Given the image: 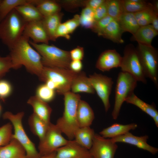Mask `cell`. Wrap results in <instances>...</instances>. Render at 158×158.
<instances>
[{"label":"cell","instance_id":"6da1fadb","mask_svg":"<svg viewBox=\"0 0 158 158\" xmlns=\"http://www.w3.org/2000/svg\"><path fill=\"white\" fill-rule=\"evenodd\" d=\"M29 39L22 35L9 49L13 68L16 69L24 66L30 73L40 75L44 66L41 56L29 43Z\"/></svg>","mask_w":158,"mask_h":158},{"label":"cell","instance_id":"7a4b0ae2","mask_svg":"<svg viewBox=\"0 0 158 158\" xmlns=\"http://www.w3.org/2000/svg\"><path fill=\"white\" fill-rule=\"evenodd\" d=\"M64 110L62 116L58 118L56 125L69 140L74 139V134L79 128L77 118L79 102L81 96L71 91L64 95Z\"/></svg>","mask_w":158,"mask_h":158},{"label":"cell","instance_id":"3957f363","mask_svg":"<svg viewBox=\"0 0 158 158\" xmlns=\"http://www.w3.org/2000/svg\"><path fill=\"white\" fill-rule=\"evenodd\" d=\"M27 23L15 8L0 23V39L9 49L22 36Z\"/></svg>","mask_w":158,"mask_h":158},{"label":"cell","instance_id":"277c9868","mask_svg":"<svg viewBox=\"0 0 158 158\" xmlns=\"http://www.w3.org/2000/svg\"><path fill=\"white\" fill-rule=\"evenodd\" d=\"M29 43L40 54L44 66L69 69L71 60L69 51L53 45L36 44L30 41Z\"/></svg>","mask_w":158,"mask_h":158},{"label":"cell","instance_id":"5b68a950","mask_svg":"<svg viewBox=\"0 0 158 158\" xmlns=\"http://www.w3.org/2000/svg\"><path fill=\"white\" fill-rule=\"evenodd\" d=\"M77 73L70 69L44 66L39 78L44 83H52L57 93L63 95L71 91L72 82Z\"/></svg>","mask_w":158,"mask_h":158},{"label":"cell","instance_id":"8992f818","mask_svg":"<svg viewBox=\"0 0 158 158\" xmlns=\"http://www.w3.org/2000/svg\"><path fill=\"white\" fill-rule=\"evenodd\" d=\"M24 115V112L23 111L14 114L7 111L3 114V118L10 121L14 130L12 138L16 139L23 146L25 150L27 158H40L41 155L23 127L22 120Z\"/></svg>","mask_w":158,"mask_h":158},{"label":"cell","instance_id":"52a82bcc","mask_svg":"<svg viewBox=\"0 0 158 158\" xmlns=\"http://www.w3.org/2000/svg\"><path fill=\"white\" fill-rule=\"evenodd\" d=\"M137 82L128 73L121 71L119 73L115 90L114 106L111 114L114 119L118 118L124 102L133 93L137 85Z\"/></svg>","mask_w":158,"mask_h":158},{"label":"cell","instance_id":"ba28073f","mask_svg":"<svg viewBox=\"0 0 158 158\" xmlns=\"http://www.w3.org/2000/svg\"><path fill=\"white\" fill-rule=\"evenodd\" d=\"M120 67L122 71L128 73L138 81L147 83L146 76L137 49L129 44L125 48Z\"/></svg>","mask_w":158,"mask_h":158},{"label":"cell","instance_id":"9c48e42d","mask_svg":"<svg viewBox=\"0 0 158 158\" xmlns=\"http://www.w3.org/2000/svg\"><path fill=\"white\" fill-rule=\"evenodd\" d=\"M146 77L149 78L155 85H158L157 52L152 46L138 44L136 49Z\"/></svg>","mask_w":158,"mask_h":158},{"label":"cell","instance_id":"30bf717a","mask_svg":"<svg viewBox=\"0 0 158 158\" xmlns=\"http://www.w3.org/2000/svg\"><path fill=\"white\" fill-rule=\"evenodd\" d=\"M56 124L51 123L49 124L45 135L40 140L38 149L41 156L54 152L67 143L69 140L66 139Z\"/></svg>","mask_w":158,"mask_h":158},{"label":"cell","instance_id":"8fae6325","mask_svg":"<svg viewBox=\"0 0 158 158\" xmlns=\"http://www.w3.org/2000/svg\"><path fill=\"white\" fill-rule=\"evenodd\" d=\"M91 85L104 104L107 112L111 105L109 101L114 82L112 78L101 74L94 73L88 77Z\"/></svg>","mask_w":158,"mask_h":158},{"label":"cell","instance_id":"7c38bea8","mask_svg":"<svg viewBox=\"0 0 158 158\" xmlns=\"http://www.w3.org/2000/svg\"><path fill=\"white\" fill-rule=\"evenodd\" d=\"M118 148L116 143L110 139L95 134L89 151L92 158H114Z\"/></svg>","mask_w":158,"mask_h":158},{"label":"cell","instance_id":"4fadbf2b","mask_svg":"<svg viewBox=\"0 0 158 158\" xmlns=\"http://www.w3.org/2000/svg\"><path fill=\"white\" fill-rule=\"evenodd\" d=\"M56 158H92L89 150L77 143L74 140H69L65 145L56 151Z\"/></svg>","mask_w":158,"mask_h":158},{"label":"cell","instance_id":"5bb4252c","mask_svg":"<svg viewBox=\"0 0 158 158\" xmlns=\"http://www.w3.org/2000/svg\"><path fill=\"white\" fill-rule=\"evenodd\" d=\"M148 135L136 136L128 132L125 134L111 138L114 142H123L135 146L140 149L147 151L152 154L155 155L158 152L157 148L148 144L147 142Z\"/></svg>","mask_w":158,"mask_h":158},{"label":"cell","instance_id":"9a60e30c","mask_svg":"<svg viewBox=\"0 0 158 158\" xmlns=\"http://www.w3.org/2000/svg\"><path fill=\"white\" fill-rule=\"evenodd\" d=\"M22 35L36 44H49L50 41L42 20L28 23Z\"/></svg>","mask_w":158,"mask_h":158},{"label":"cell","instance_id":"2e32d148","mask_svg":"<svg viewBox=\"0 0 158 158\" xmlns=\"http://www.w3.org/2000/svg\"><path fill=\"white\" fill-rule=\"evenodd\" d=\"M122 57L115 50H107L102 52L96 63V68L105 72L114 68L120 67Z\"/></svg>","mask_w":158,"mask_h":158},{"label":"cell","instance_id":"e0dca14e","mask_svg":"<svg viewBox=\"0 0 158 158\" xmlns=\"http://www.w3.org/2000/svg\"><path fill=\"white\" fill-rule=\"evenodd\" d=\"M27 103L32 107L33 113L39 117L48 124L51 123L50 119L52 110L47 103L36 95L30 97Z\"/></svg>","mask_w":158,"mask_h":158},{"label":"cell","instance_id":"ac0fdd59","mask_svg":"<svg viewBox=\"0 0 158 158\" xmlns=\"http://www.w3.org/2000/svg\"><path fill=\"white\" fill-rule=\"evenodd\" d=\"M0 158H27L23 146L16 139L12 138L7 145L0 147Z\"/></svg>","mask_w":158,"mask_h":158},{"label":"cell","instance_id":"d6986e66","mask_svg":"<svg viewBox=\"0 0 158 158\" xmlns=\"http://www.w3.org/2000/svg\"><path fill=\"white\" fill-rule=\"evenodd\" d=\"M95 118L94 111L89 104L80 99L79 102L77 118L79 127L90 126Z\"/></svg>","mask_w":158,"mask_h":158},{"label":"cell","instance_id":"ffe728a7","mask_svg":"<svg viewBox=\"0 0 158 158\" xmlns=\"http://www.w3.org/2000/svg\"><path fill=\"white\" fill-rule=\"evenodd\" d=\"M71 90L73 93L79 92L94 94L95 91L86 73L84 71L77 73L72 82Z\"/></svg>","mask_w":158,"mask_h":158},{"label":"cell","instance_id":"44dd1931","mask_svg":"<svg viewBox=\"0 0 158 158\" xmlns=\"http://www.w3.org/2000/svg\"><path fill=\"white\" fill-rule=\"evenodd\" d=\"M158 34V32L150 24L140 27L135 33L133 35L132 39L137 42L138 44L152 47V40Z\"/></svg>","mask_w":158,"mask_h":158},{"label":"cell","instance_id":"7402d4cb","mask_svg":"<svg viewBox=\"0 0 158 158\" xmlns=\"http://www.w3.org/2000/svg\"><path fill=\"white\" fill-rule=\"evenodd\" d=\"M137 127L138 125L134 123L126 125L114 123L104 129L99 134L104 138L111 139L124 135L131 130L135 129Z\"/></svg>","mask_w":158,"mask_h":158},{"label":"cell","instance_id":"603a6c76","mask_svg":"<svg viewBox=\"0 0 158 158\" xmlns=\"http://www.w3.org/2000/svg\"><path fill=\"white\" fill-rule=\"evenodd\" d=\"M30 3L16 7L15 9L27 23L41 20L43 18L36 6Z\"/></svg>","mask_w":158,"mask_h":158},{"label":"cell","instance_id":"cb8c5ba5","mask_svg":"<svg viewBox=\"0 0 158 158\" xmlns=\"http://www.w3.org/2000/svg\"><path fill=\"white\" fill-rule=\"evenodd\" d=\"M63 14L59 12L55 14L43 17L42 20L43 26L47 33L50 40L55 41L56 39V30L61 23Z\"/></svg>","mask_w":158,"mask_h":158},{"label":"cell","instance_id":"d4e9b609","mask_svg":"<svg viewBox=\"0 0 158 158\" xmlns=\"http://www.w3.org/2000/svg\"><path fill=\"white\" fill-rule=\"evenodd\" d=\"M95 134L94 129L90 126L79 127L75 133L74 140L81 146L89 150Z\"/></svg>","mask_w":158,"mask_h":158},{"label":"cell","instance_id":"484cf974","mask_svg":"<svg viewBox=\"0 0 158 158\" xmlns=\"http://www.w3.org/2000/svg\"><path fill=\"white\" fill-rule=\"evenodd\" d=\"M32 4L36 6L43 17L60 12L61 6L55 1L32 0Z\"/></svg>","mask_w":158,"mask_h":158},{"label":"cell","instance_id":"4316f807","mask_svg":"<svg viewBox=\"0 0 158 158\" xmlns=\"http://www.w3.org/2000/svg\"><path fill=\"white\" fill-rule=\"evenodd\" d=\"M124 32L118 20H113L109 24L100 36L118 43H122V35Z\"/></svg>","mask_w":158,"mask_h":158},{"label":"cell","instance_id":"83f0119b","mask_svg":"<svg viewBox=\"0 0 158 158\" xmlns=\"http://www.w3.org/2000/svg\"><path fill=\"white\" fill-rule=\"evenodd\" d=\"M28 122L31 132L40 140L44 136L50 123H47L33 112L29 116Z\"/></svg>","mask_w":158,"mask_h":158},{"label":"cell","instance_id":"f1b7e54d","mask_svg":"<svg viewBox=\"0 0 158 158\" xmlns=\"http://www.w3.org/2000/svg\"><path fill=\"white\" fill-rule=\"evenodd\" d=\"M118 21L124 32H129L133 35L140 27L133 13L124 12Z\"/></svg>","mask_w":158,"mask_h":158},{"label":"cell","instance_id":"f546056e","mask_svg":"<svg viewBox=\"0 0 158 158\" xmlns=\"http://www.w3.org/2000/svg\"><path fill=\"white\" fill-rule=\"evenodd\" d=\"M125 101L128 103L135 105L152 118L158 114V112L154 106L145 102L134 93L127 98Z\"/></svg>","mask_w":158,"mask_h":158},{"label":"cell","instance_id":"4dcf8cb0","mask_svg":"<svg viewBox=\"0 0 158 158\" xmlns=\"http://www.w3.org/2000/svg\"><path fill=\"white\" fill-rule=\"evenodd\" d=\"M124 12L134 13L152 7V3L142 0H122Z\"/></svg>","mask_w":158,"mask_h":158},{"label":"cell","instance_id":"1f68e13d","mask_svg":"<svg viewBox=\"0 0 158 158\" xmlns=\"http://www.w3.org/2000/svg\"><path fill=\"white\" fill-rule=\"evenodd\" d=\"M31 0H1L0 3V23L17 6L31 2Z\"/></svg>","mask_w":158,"mask_h":158},{"label":"cell","instance_id":"d6a6232c","mask_svg":"<svg viewBox=\"0 0 158 158\" xmlns=\"http://www.w3.org/2000/svg\"><path fill=\"white\" fill-rule=\"evenodd\" d=\"M133 13L140 27L150 24L154 16L158 14L154 11L152 7Z\"/></svg>","mask_w":158,"mask_h":158},{"label":"cell","instance_id":"836d02e7","mask_svg":"<svg viewBox=\"0 0 158 158\" xmlns=\"http://www.w3.org/2000/svg\"><path fill=\"white\" fill-rule=\"evenodd\" d=\"M107 15L114 19L118 20L124 12L121 0H106Z\"/></svg>","mask_w":158,"mask_h":158},{"label":"cell","instance_id":"e575fe53","mask_svg":"<svg viewBox=\"0 0 158 158\" xmlns=\"http://www.w3.org/2000/svg\"><path fill=\"white\" fill-rule=\"evenodd\" d=\"M80 25L82 27L91 29L95 22L94 11L88 7H85L80 15Z\"/></svg>","mask_w":158,"mask_h":158},{"label":"cell","instance_id":"d590c367","mask_svg":"<svg viewBox=\"0 0 158 158\" xmlns=\"http://www.w3.org/2000/svg\"><path fill=\"white\" fill-rule=\"evenodd\" d=\"M55 95V90L49 88L45 83L40 85L36 90V96L47 103L53 100Z\"/></svg>","mask_w":158,"mask_h":158},{"label":"cell","instance_id":"8d00e7d4","mask_svg":"<svg viewBox=\"0 0 158 158\" xmlns=\"http://www.w3.org/2000/svg\"><path fill=\"white\" fill-rule=\"evenodd\" d=\"M13 126L8 123L0 127V147L8 144L12 138Z\"/></svg>","mask_w":158,"mask_h":158},{"label":"cell","instance_id":"74e56055","mask_svg":"<svg viewBox=\"0 0 158 158\" xmlns=\"http://www.w3.org/2000/svg\"><path fill=\"white\" fill-rule=\"evenodd\" d=\"M114 19L108 15L103 18L95 21L91 29L92 31L100 36L110 22Z\"/></svg>","mask_w":158,"mask_h":158},{"label":"cell","instance_id":"f35d334b","mask_svg":"<svg viewBox=\"0 0 158 158\" xmlns=\"http://www.w3.org/2000/svg\"><path fill=\"white\" fill-rule=\"evenodd\" d=\"M11 68H13V66L9 55L4 57L0 56V80Z\"/></svg>","mask_w":158,"mask_h":158},{"label":"cell","instance_id":"ab89813d","mask_svg":"<svg viewBox=\"0 0 158 158\" xmlns=\"http://www.w3.org/2000/svg\"><path fill=\"white\" fill-rule=\"evenodd\" d=\"M12 91V85L8 81L0 80V100L4 101L11 94Z\"/></svg>","mask_w":158,"mask_h":158},{"label":"cell","instance_id":"60d3db41","mask_svg":"<svg viewBox=\"0 0 158 158\" xmlns=\"http://www.w3.org/2000/svg\"><path fill=\"white\" fill-rule=\"evenodd\" d=\"M80 15L76 14L72 18L64 23L70 34L73 33L80 25Z\"/></svg>","mask_w":158,"mask_h":158},{"label":"cell","instance_id":"b9f144b4","mask_svg":"<svg viewBox=\"0 0 158 158\" xmlns=\"http://www.w3.org/2000/svg\"><path fill=\"white\" fill-rule=\"evenodd\" d=\"M106 0L94 11V19L98 21L107 15Z\"/></svg>","mask_w":158,"mask_h":158},{"label":"cell","instance_id":"7bdbcfd3","mask_svg":"<svg viewBox=\"0 0 158 158\" xmlns=\"http://www.w3.org/2000/svg\"><path fill=\"white\" fill-rule=\"evenodd\" d=\"M85 1L81 0H64L60 1L61 6H63L67 8H77L82 6L85 7Z\"/></svg>","mask_w":158,"mask_h":158},{"label":"cell","instance_id":"ee69618b","mask_svg":"<svg viewBox=\"0 0 158 158\" xmlns=\"http://www.w3.org/2000/svg\"><path fill=\"white\" fill-rule=\"evenodd\" d=\"M71 60H82L84 57V50L83 47L77 46L69 51Z\"/></svg>","mask_w":158,"mask_h":158},{"label":"cell","instance_id":"f6af8a7d","mask_svg":"<svg viewBox=\"0 0 158 158\" xmlns=\"http://www.w3.org/2000/svg\"><path fill=\"white\" fill-rule=\"evenodd\" d=\"M70 34L64 23H61L56 30L55 37L56 39L59 37H62L68 40L70 39Z\"/></svg>","mask_w":158,"mask_h":158},{"label":"cell","instance_id":"bcb514c9","mask_svg":"<svg viewBox=\"0 0 158 158\" xmlns=\"http://www.w3.org/2000/svg\"><path fill=\"white\" fill-rule=\"evenodd\" d=\"M83 64L81 61L71 60L69 65V69L75 73L81 71Z\"/></svg>","mask_w":158,"mask_h":158},{"label":"cell","instance_id":"7dc6e473","mask_svg":"<svg viewBox=\"0 0 158 158\" xmlns=\"http://www.w3.org/2000/svg\"><path fill=\"white\" fill-rule=\"evenodd\" d=\"M105 0H89L85 1V7H88L95 11L105 1Z\"/></svg>","mask_w":158,"mask_h":158},{"label":"cell","instance_id":"c3c4849f","mask_svg":"<svg viewBox=\"0 0 158 158\" xmlns=\"http://www.w3.org/2000/svg\"><path fill=\"white\" fill-rule=\"evenodd\" d=\"M151 24L153 28L158 32V14L155 15L154 17Z\"/></svg>","mask_w":158,"mask_h":158},{"label":"cell","instance_id":"681fc988","mask_svg":"<svg viewBox=\"0 0 158 158\" xmlns=\"http://www.w3.org/2000/svg\"><path fill=\"white\" fill-rule=\"evenodd\" d=\"M40 158H56V152L50 154L41 156Z\"/></svg>","mask_w":158,"mask_h":158},{"label":"cell","instance_id":"f907efd6","mask_svg":"<svg viewBox=\"0 0 158 158\" xmlns=\"http://www.w3.org/2000/svg\"><path fill=\"white\" fill-rule=\"evenodd\" d=\"M153 9L154 11L158 13V1H154L152 3Z\"/></svg>","mask_w":158,"mask_h":158},{"label":"cell","instance_id":"816d5d0a","mask_svg":"<svg viewBox=\"0 0 158 158\" xmlns=\"http://www.w3.org/2000/svg\"><path fill=\"white\" fill-rule=\"evenodd\" d=\"M154 121V123L157 127H158V114L156 115L152 118Z\"/></svg>","mask_w":158,"mask_h":158},{"label":"cell","instance_id":"f5cc1de1","mask_svg":"<svg viewBox=\"0 0 158 158\" xmlns=\"http://www.w3.org/2000/svg\"><path fill=\"white\" fill-rule=\"evenodd\" d=\"M1 110H2V107H1V104H0V115L1 114Z\"/></svg>","mask_w":158,"mask_h":158},{"label":"cell","instance_id":"db71d44e","mask_svg":"<svg viewBox=\"0 0 158 158\" xmlns=\"http://www.w3.org/2000/svg\"><path fill=\"white\" fill-rule=\"evenodd\" d=\"M1 0H0V3L1 2Z\"/></svg>","mask_w":158,"mask_h":158}]
</instances>
